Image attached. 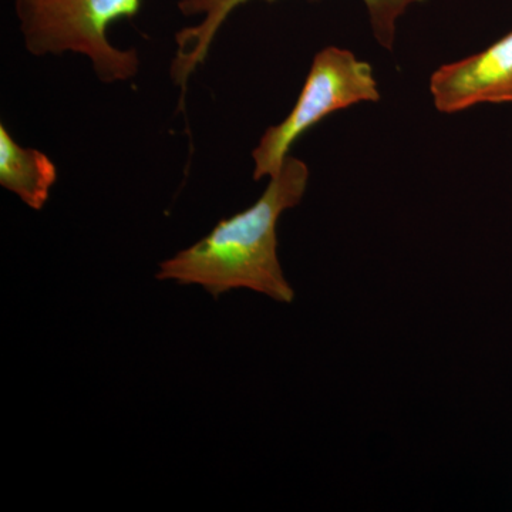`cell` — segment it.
Instances as JSON below:
<instances>
[{
  "instance_id": "cell-1",
  "label": "cell",
  "mask_w": 512,
  "mask_h": 512,
  "mask_svg": "<svg viewBox=\"0 0 512 512\" xmlns=\"http://www.w3.org/2000/svg\"><path fill=\"white\" fill-rule=\"evenodd\" d=\"M308 181V165L288 156L252 207L218 222L207 237L165 259L156 278L202 286L215 298L251 289L291 303L295 292L279 262L276 225L286 210L302 201Z\"/></svg>"
},
{
  "instance_id": "cell-2",
  "label": "cell",
  "mask_w": 512,
  "mask_h": 512,
  "mask_svg": "<svg viewBox=\"0 0 512 512\" xmlns=\"http://www.w3.org/2000/svg\"><path fill=\"white\" fill-rule=\"evenodd\" d=\"M143 0H15L26 50L33 56H86L101 83L128 82L140 69L136 50L111 45L109 28L137 15Z\"/></svg>"
},
{
  "instance_id": "cell-3",
  "label": "cell",
  "mask_w": 512,
  "mask_h": 512,
  "mask_svg": "<svg viewBox=\"0 0 512 512\" xmlns=\"http://www.w3.org/2000/svg\"><path fill=\"white\" fill-rule=\"evenodd\" d=\"M380 99L372 66L350 50L325 47L313 57L311 70L288 117L269 127L252 151L254 180L274 177L295 141L319 121L362 101Z\"/></svg>"
},
{
  "instance_id": "cell-4",
  "label": "cell",
  "mask_w": 512,
  "mask_h": 512,
  "mask_svg": "<svg viewBox=\"0 0 512 512\" xmlns=\"http://www.w3.org/2000/svg\"><path fill=\"white\" fill-rule=\"evenodd\" d=\"M249 0H180L178 10L188 18L201 16V22L185 28L175 35L177 53L171 64V77L183 93L188 79L204 63L218 30L227 22L229 15ZM274 2V0H268ZM420 0H363L369 12L373 33L377 42L392 49L396 22L409 6Z\"/></svg>"
},
{
  "instance_id": "cell-5",
  "label": "cell",
  "mask_w": 512,
  "mask_h": 512,
  "mask_svg": "<svg viewBox=\"0 0 512 512\" xmlns=\"http://www.w3.org/2000/svg\"><path fill=\"white\" fill-rule=\"evenodd\" d=\"M430 92L436 109L446 114L512 103V30L483 52L441 66L431 76Z\"/></svg>"
},
{
  "instance_id": "cell-6",
  "label": "cell",
  "mask_w": 512,
  "mask_h": 512,
  "mask_svg": "<svg viewBox=\"0 0 512 512\" xmlns=\"http://www.w3.org/2000/svg\"><path fill=\"white\" fill-rule=\"evenodd\" d=\"M57 180L56 165L42 151L25 148L0 126V185L40 211Z\"/></svg>"
}]
</instances>
